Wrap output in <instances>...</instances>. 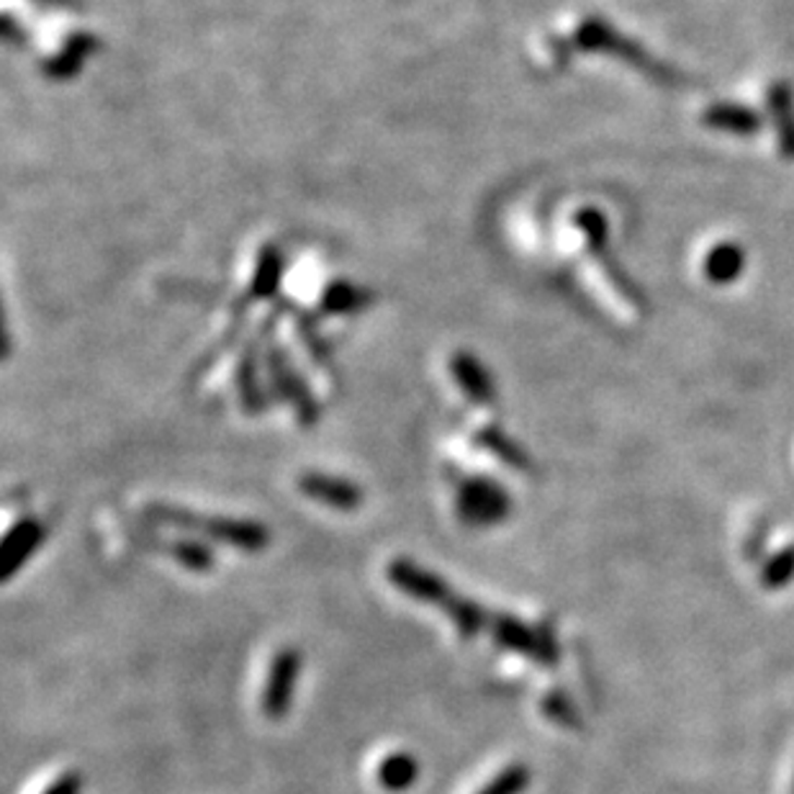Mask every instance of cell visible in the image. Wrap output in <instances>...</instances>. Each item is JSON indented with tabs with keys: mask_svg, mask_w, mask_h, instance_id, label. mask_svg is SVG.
Here are the masks:
<instances>
[{
	"mask_svg": "<svg viewBox=\"0 0 794 794\" xmlns=\"http://www.w3.org/2000/svg\"><path fill=\"white\" fill-rule=\"evenodd\" d=\"M145 517L149 522H160V525H173L181 529H191V533H201L206 538L247 550V553H257V550L270 546V529L255 520L198 517L191 510H181V506L170 504H149L145 510Z\"/></svg>",
	"mask_w": 794,
	"mask_h": 794,
	"instance_id": "obj_1",
	"label": "cell"
},
{
	"mask_svg": "<svg viewBox=\"0 0 794 794\" xmlns=\"http://www.w3.org/2000/svg\"><path fill=\"white\" fill-rule=\"evenodd\" d=\"M576 47L586 49V52H604V54L620 57V60H625L627 64H633V68H638L640 73L648 75L653 83H661V85L682 83L676 77L674 70L653 60L646 49H643L640 45H635V41H631L627 37H622L620 32H614V28L602 19H589L578 26Z\"/></svg>",
	"mask_w": 794,
	"mask_h": 794,
	"instance_id": "obj_2",
	"label": "cell"
},
{
	"mask_svg": "<svg viewBox=\"0 0 794 794\" xmlns=\"http://www.w3.org/2000/svg\"><path fill=\"white\" fill-rule=\"evenodd\" d=\"M512 510L504 486L491 478H468L457 491V514L471 527H489L502 522Z\"/></svg>",
	"mask_w": 794,
	"mask_h": 794,
	"instance_id": "obj_3",
	"label": "cell"
},
{
	"mask_svg": "<svg viewBox=\"0 0 794 794\" xmlns=\"http://www.w3.org/2000/svg\"><path fill=\"white\" fill-rule=\"evenodd\" d=\"M298 674H302V653L296 648L278 650L262 689V712L270 720H283L291 712Z\"/></svg>",
	"mask_w": 794,
	"mask_h": 794,
	"instance_id": "obj_4",
	"label": "cell"
},
{
	"mask_svg": "<svg viewBox=\"0 0 794 794\" xmlns=\"http://www.w3.org/2000/svg\"><path fill=\"white\" fill-rule=\"evenodd\" d=\"M386 576H389V582L396 586L399 591H404L410 599H417V602L445 607L450 599L455 597V591L450 589L445 578L422 569L419 563L406 561V558H396V561L389 563Z\"/></svg>",
	"mask_w": 794,
	"mask_h": 794,
	"instance_id": "obj_5",
	"label": "cell"
},
{
	"mask_svg": "<svg viewBox=\"0 0 794 794\" xmlns=\"http://www.w3.org/2000/svg\"><path fill=\"white\" fill-rule=\"evenodd\" d=\"M41 542H45V527L32 517L19 520L5 533L3 546H0V582H11L26 566L28 558L37 553Z\"/></svg>",
	"mask_w": 794,
	"mask_h": 794,
	"instance_id": "obj_6",
	"label": "cell"
},
{
	"mask_svg": "<svg viewBox=\"0 0 794 794\" xmlns=\"http://www.w3.org/2000/svg\"><path fill=\"white\" fill-rule=\"evenodd\" d=\"M491 633L497 643L506 650H514V653H522L525 658H533L538 663H553V648L548 646L546 640L540 638L538 633L529 631L525 622L510 618V614H497L491 620Z\"/></svg>",
	"mask_w": 794,
	"mask_h": 794,
	"instance_id": "obj_7",
	"label": "cell"
},
{
	"mask_svg": "<svg viewBox=\"0 0 794 794\" xmlns=\"http://www.w3.org/2000/svg\"><path fill=\"white\" fill-rule=\"evenodd\" d=\"M298 489H302L309 499H314V502L334 506V510L342 512H353L363 504L361 486L345 481V478H334L325 474H304L298 478Z\"/></svg>",
	"mask_w": 794,
	"mask_h": 794,
	"instance_id": "obj_8",
	"label": "cell"
},
{
	"mask_svg": "<svg viewBox=\"0 0 794 794\" xmlns=\"http://www.w3.org/2000/svg\"><path fill=\"white\" fill-rule=\"evenodd\" d=\"M769 113L779 134V149L784 157L794 160V90L790 83L777 81L769 88Z\"/></svg>",
	"mask_w": 794,
	"mask_h": 794,
	"instance_id": "obj_9",
	"label": "cell"
},
{
	"mask_svg": "<svg viewBox=\"0 0 794 794\" xmlns=\"http://www.w3.org/2000/svg\"><path fill=\"white\" fill-rule=\"evenodd\" d=\"M703 121L705 126L728 134H741V137H750V134H756L758 129L764 126L761 117H758L754 109L738 103H712L710 109L705 111Z\"/></svg>",
	"mask_w": 794,
	"mask_h": 794,
	"instance_id": "obj_10",
	"label": "cell"
},
{
	"mask_svg": "<svg viewBox=\"0 0 794 794\" xmlns=\"http://www.w3.org/2000/svg\"><path fill=\"white\" fill-rule=\"evenodd\" d=\"M743 270H746V253L733 242H720L705 257V276L718 285L733 283L735 278L743 276Z\"/></svg>",
	"mask_w": 794,
	"mask_h": 794,
	"instance_id": "obj_11",
	"label": "cell"
},
{
	"mask_svg": "<svg viewBox=\"0 0 794 794\" xmlns=\"http://www.w3.org/2000/svg\"><path fill=\"white\" fill-rule=\"evenodd\" d=\"M417 777H419L417 758L404 754V750L386 756L381 767H378V784L389 792L410 790V786L417 782Z\"/></svg>",
	"mask_w": 794,
	"mask_h": 794,
	"instance_id": "obj_12",
	"label": "cell"
},
{
	"mask_svg": "<svg viewBox=\"0 0 794 794\" xmlns=\"http://www.w3.org/2000/svg\"><path fill=\"white\" fill-rule=\"evenodd\" d=\"M442 610L448 612V618L455 622L457 633L463 635V638H476L478 633L486 631V627H491V614L484 610V607H478L476 602H471V599L461 597V594L455 591V597L450 599V602L442 607Z\"/></svg>",
	"mask_w": 794,
	"mask_h": 794,
	"instance_id": "obj_13",
	"label": "cell"
},
{
	"mask_svg": "<svg viewBox=\"0 0 794 794\" xmlns=\"http://www.w3.org/2000/svg\"><path fill=\"white\" fill-rule=\"evenodd\" d=\"M168 555L175 558V561L188 571H196V574H206V571H211L213 563H217L213 561V550L209 546H204L201 540L193 538H181L170 542Z\"/></svg>",
	"mask_w": 794,
	"mask_h": 794,
	"instance_id": "obj_14",
	"label": "cell"
},
{
	"mask_svg": "<svg viewBox=\"0 0 794 794\" xmlns=\"http://www.w3.org/2000/svg\"><path fill=\"white\" fill-rule=\"evenodd\" d=\"M478 442H481L486 450H491L497 457H502L506 466L529 468V461L527 455L522 453V448L514 440L506 438L504 432H499V427H486L484 432L478 435Z\"/></svg>",
	"mask_w": 794,
	"mask_h": 794,
	"instance_id": "obj_15",
	"label": "cell"
},
{
	"mask_svg": "<svg viewBox=\"0 0 794 794\" xmlns=\"http://www.w3.org/2000/svg\"><path fill=\"white\" fill-rule=\"evenodd\" d=\"M529 784V771L522 764H514V767H506L499 771L497 777L491 779L489 784L484 786L478 794H522Z\"/></svg>",
	"mask_w": 794,
	"mask_h": 794,
	"instance_id": "obj_16",
	"label": "cell"
},
{
	"mask_svg": "<svg viewBox=\"0 0 794 794\" xmlns=\"http://www.w3.org/2000/svg\"><path fill=\"white\" fill-rule=\"evenodd\" d=\"M546 710L553 720H561V722H569V725H574V712H571V707L566 705V699H563L561 694H550V697L546 699Z\"/></svg>",
	"mask_w": 794,
	"mask_h": 794,
	"instance_id": "obj_17",
	"label": "cell"
},
{
	"mask_svg": "<svg viewBox=\"0 0 794 794\" xmlns=\"http://www.w3.org/2000/svg\"><path fill=\"white\" fill-rule=\"evenodd\" d=\"M81 777L75 774V771H70V774H62L60 779H57L54 784L47 786L45 794H81Z\"/></svg>",
	"mask_w": 794,
	"mask_h": 794,
	"instance_id": "obj_18",
	"label": "cell"
},
{
	"mask_svg": "<svg viewBox=\"0 0 794 794\" xmlns=\"http://www.w3.org/2000/svg\"><path fill=\"white\" fill-rule=\"evenodd\" d=\"M792 571H794V553H792V555L779 558L777 563H771V569H769V582H771V584H784L786 578L792 576Z\"/></svg>",
	"mask_w": 794,
	"mask_h": 794,
	"instance_id": "obj_19",
	"label": "cell"
}]
</instances>
